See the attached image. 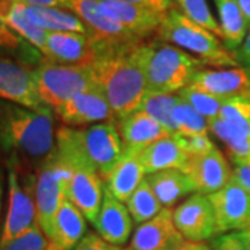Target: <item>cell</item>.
<instances>
[{"instance_id":"6da1fadb","label":"cell","mask_w":250,"mask_h":250,"mask_svg":"<svg viewBox=\"0 0 250 250\" xmlns=\"http://www.w3.org/2000/svg\"><path fill=\"white\" fill-rule=\"evenodd\" d=\"M95 45L98 54L90 70L96 89L106 98L118 120L138 111L147 93V85L131 53L134 46Z\"/></svg>"},{"instance_id":"7a4b0ae2","label":"cell","mask_w":250,"mask_h":250,"mask_svg":"<svg viewBox=\"0 0 250 250\" xmlns=\"http://www.w3.org/2000/svg\"><path fill=\"white\" fill-rule=\"evenodd\" d=\"M54 153L70 168L96 171L102 179L123 159L124 143L114 121L85 128L60 126L56 132Z\"/></svg>"},{"instance_id":"3957f363","label":"cell","mask_w":250,"mask_h":250,"mask_svg":"<svg viewBox=\"0 0 250 250\" xmlns=\"http://www.w3.org/2000/svg\"><path fill=\"white\" fill-rule=\"evenodd\" d=\"M56 146L53 108L34 110L0 99V149L45 160Z\"/></svg>"},{"instance_id":"277c9868","label":"cell","mask_w":250,"mask_h":250,"mask_svg":"<svg viewBox=\"0 0 250 250\" xmlns=\"http://www.w3.org/2000/svg\"><path fill=\"white\" fill-rule=\"evenodd\" d=\"M131 53L145 75L147 92L154 93H179L190 85L203 65L196 57L160 39L142 41Z\"/></svg>"},{"instance_id":"5b68a950","label":"cell","mask_w":250,"mask_h":250,"mask_svg":"<svg viewBox=\"0 0 250 250\" xmlns=\"http://www.w3.org/2000/svg\"><path fill=\"white\" fill-rule=\"evenodd\" d=\"M159 39L195 54L197 60L214 67H239L236 54L228 50L224 42L208 29L197 25L178 9H171L161 21Z\"/></svg>"},{"instance_id":"8992f818","label":"cell","mask_w":250,"mask_h":250,"mask_svg":"<svg viewBox=\"0 0 250 250\" xmlns=\"http://www.w3.org/2000/svg\"><path fill=\"white\" fill-rule=\"evenodd\" d=\"M31 74L39 98L53 111L78 93L96 88L90 65H67L45 60L31 68Z\"/></svg>"},{"instance_id":"52a82bcc","label":"cell","mask_w":250,"mask_h":250,"mask_svg":"<svg viewBox=\"0 0 250 250\" xmlns=\"http://www.w3.org/2000/svg\"><path fill=\"white\" fill-rule=\"evenodd\" d=\"M71 178L72 170L56 156L54 150L42 161L38 170L35 182L36 221L47 241L53 235L54 217L62 200L67 197Z\"/></svg>"},{"instance_id":"ba28073f","label":"cell","mask_w":250,"mask_h":250,"mask_svg":"<svg viewBox=\"0 0 250 250\" xmlns=\"http://www.w3.org/2000/svg\"><path fill=\"white\" fill-rule=\"evenodd\" d=\"M21 179L22 175L18 172L17 157L11 156L7 163L9 206L0 233V246L14 241L38 224L35 202L36 177H28L24 181Z\"/></svg>"},{"instance_id":"9c48e42d","label":"cell","mask_w":250,"mask_h":250,"mask_svg":"<svg viewBox=\"0 0 250 250\" xmlns=\"http://www.w3.org/2000/svg\"><path fill=\"white\" fill-rule=\"evenodd\" d=\"M65 9L72 11L86 25L95 43L129 47L142 42L116 20L108 17L99 0H67Z\"/></svg>"},{"instance_id":"30bf717a","label":"cell","mask_w":250,"mask_h":250,"mask_svg":"<svg viewBox=\"0 0 250 250\" xmlns=\"http://www.w3.org/2000/svg\"><path fill=\"white\" fill-rule=\"evenodd\" d=\"M174 224L190 242H205L218 236L214 207L208 196L195 193L174 208Z\"/></svg>"},{"instance_id":"8fae6325","label":"cell","mask_w":250,"mask_h":250,"mask_svg":"<svg viewBox=\"0 0 250 250\" xmlns=\"http://www.w3.org/2000/svg\"><path fill=\"white\" fill-rule=\"evenodd\" d=\"M208 199L214 207L220 235L250 229V193L235 179L218 192L208 195Z\"/></svg>"},{"instance_id":"7c38bea8","label":"cell","mask_w":250,"mask_h":250,"mask_svg":"<svg viewBox=\"0 0 250 250\" xmlns=\"http://www.w3.org/2000/svg\"><path fill=\"white\" fill-rule=\"evenodd\" d=\"M0 99L34 110L46 107L36 90L31 68L4 56H0Z\"/></svg>"},{"instance_id":"4fadbf2b","label":"cell","mask_w":250,"mask_h":250,"mask_svg":"<svg viewBox=\"0 0 250 250\" xmlns=\"http://www.w3.org/2000/svg\"><path fill=\"white\" fill-rule=\"evenodd\" d=\"M182 171L193 182L196 193L206 196L218 192L232 179V167L218 147L202 156H190Z\"/></svg>"},{"instance_id":"5bb4252c","label":"cell","mask_w":250,"mask_h":250,"mask_svg":"<svg viewBox=\"0 0 250 250\" xmlns=\"http://www.w3.org/2000/svg\"><path fill=\"white\" fill-rule=\"evenodd\" d=\"M43 57L47 62L89 67L96 60V45L89 35L77 32H47Z\"/></svg>"},{"instance_id":"9a60e30c","label":"cell","mask_w":250,"mask_h":250,"mask_svg":"<svg viewBox=\"0 0 250 250\" xmlns=\"http://www.w3.org/2000/svg\"><path fill=\"white\" fill-rule=\"evenodd\" d=\"M54 113L65 126L110 123L116 118L106 98L96 88L78 93Z\"/></svg>"},{"instance_id":"2e32d148","label":"cell","mask_w":250,"mask_h":250,"mask_svg":"<svg viewBox=\"0 0 250 250\" xmlns=\"http://www.w3.org/2000/svg\"><path fill=\"white\" fill-rule=\"evenodd\" d=\"M174 208H163L152 220L138 225L131 236V250H174L187 241L174 224Z\"/></svg>"},{"instance_id":"e0dca14e","label":"cell","mask_w":250,"mask_h":250,"mask_svg":"<svg viewBox=\"0 0 250 250\" xmlns=\"http://www.w3.org/2000/svg\"><path fill=\"white\" fill-rule=\"evenodd\" d=\"M192 88L220 100L250 95V74L243 68L200 70L190 82Z\"/></svg>"},{"instance_id":"ac0fdd59","label":"cell","mask_w":250,"mask_h":250,"mask_svg":"<svg viewBox=\"0 0 250 250\" xmlns=\"http://www.w3.org/2000/svg\"><path fill=\"white\" fill-rule=\"evenodd\" d=\"M99 4L108 17L116 20L142 41L150 34H157L166 16L128 0H99Z\"/></svg>"},{"instance_id":"d6986e66","label":"cell","mask_w":250,"mask_h":250,"mask_svg":"<svg viewBox=\"0 0 250 250\" xmlns=\"http://www.w3.org/2000/svg\"><path fill=\"white\" fill-rule=\"evenodd\" d=\"M103 196L104 185L96 171L72 168V178L67 190V197L92 225H95L98 220Z\"/></svg>"},{"instance_id":"ffe728a7","label":"cell","mask_w":250,"mask_h":250,"mask_svg":"<svg viewBox=\"0 0 250 250\" xmlns=\"http://www.w3.org/2000/svg\"><path fill=\"white\" fill-rule=\"evenodd\" d=\"M132 225L134 220L126 206L117 200L104 187L103 203L99 211L98 220L93 225L99 235L108 243L121 246L132 236Z\"/></svg>"},{"instance_id":"44dd1931","label":"cell","mask_w":250,"mask_h":250,"mask_svg":"<svg viewBox=\"0 0 250 250\" xmlns=\"http://www.w3.org/2000/svg\"><path fill=\"white\" fill-rule=\"evenodd\" d=\"M117 129L123 139L125 150L134 152H141L152 143L172 136L170 131H167L160 123L141 110L120 118Z\"/></svg>"},{"instance_id":"7402d4cb","label":"cell","mask_w":250,"mask_h":250,"mask_svg":"<svg viewBox=\"0 0 250 250\" xmlns=\"http://www.w3.org/2000/svg\"><path fill=\"white\" fill-rule=\"evenodd\" d=\"M86 235V218L65 197L54 217L53 235L49 239L47 250H74Z\"/></svg>"},{"instance_id":"603a6c76","label":"cell","mask_w":250,"mask_h":250,"mask_svg":"<svg viewBox=\"0 0 250 250\" xmlns=\"http://www.w3.org/2000/svg\"><path fill=\"white\" fill-rule=\"evenodd\" d=\"M145 175L146 172L139 159V152L125 150L123 159L104 179L106 189L117 200L126 203L136 188L143 182Z\"/></svg>"},{"instance_id":"cb8c5ba5","label":"cell","mask_w":250,"mask_h":250,"mask_svg":"<svg viewBox=\"0 0 250 250\" xmlns=\"http://www.w3.org/2000/svg\"><path fill=\"white\" fill-rule=\"evenodd\" d=\"M139 159L146 175H150L172 168L184 170L189 156L181 147L178 141L174 136H170L146 146L139 152Z\"/></svg>"},{"instance_id":"d4e9b609","label":"cell","mask_w":250,"mask_h":250,"mask_svg":"<svg viewBox=\"0 0 250 250\" xmlns=\"http://www.w3.org/2000/svg\"><path fill=\"white\" fill-rule=\"evenodd\" d=\"M146 181L149 182L153 193L159 199L161 206L166 208H172L179 200L196 192V188L190 178L178 168L150 174L146 177Z\"/></svg>"},{"instance_id":"484cf974","label":"cell","mask_w":250,"mask_h":250,"mask_svg":"<svg viewBox=\"0 0 250 250\" xmlns=\"http://www.w3.org/2000/svg\"><path fill=\"white\" fill-rule=\"evenodd\" d=\"M24 11L28 20L34 25L46 32H77L89 35L86 25L70 10L60 7H36L24 4Z\"/></svg>"},{"instance_id":"4316f807","label":"cell","mask_w":250,"mask_h":250,"mask_svg":"<svg viewBox=\"0 0 250 250\" xmlns=\"http://www.w3.org/2000/svg\"><path fill=\"white\" fill-rule=\"evenodd\" d=\"M214 3L218 11L224 45L233 53L241 47L248 35V25L235 0H214Z\"/></svg>"},{"instance_id":"83f0119b","label":"cell","mask_w":250,"mask_h":250,"mask_svg":"<svg viewBox=\"0 0 250 250\" xmlns=\"http://www.w3.org/2000/svg\"><path fill=\"white\" fill-rule=\"evenodd\" d=\"M208 129L224 143L229 160H249L250 159V134L239 126L225 121L223 118H215L208 123Z\"/></svg>"},{"instance_id":"f1b7e54d","label":"cell","mask_w":250,"mask_h":250,"mask_svg":"<svg viewBox=\"0 0 250 250\" xmlns=\"http://www.w3.org/2000/svg\"><path fill=\"white\" fill-rule=\"evenodd\" d=\"M3 54L16 56L18 62L27 67L29 65V68H34L46 60L43 54L36 47L29 45L27 41L17 35L3 20H0V56Z\"/></svg>"},{"instance_id":"f546056e","label":"cell","mask_w":250,"mask_h":250,"mask_svg":"<svg viewBox=\"0 0 250 250\" xmlns=\"http://www.w3.org/2000/svg\"><path fill=\"white\" fill-rule=\"evenodd\" d=\"M17 35H20L24 41H27L29 45L36 47L41 53H43L45 49L47 32L34 25L25 16L24 4L14 1L6 14L1 18Z\"/></svg>"},{"instance_id":"4dcf8cb0","label":"cell","mask_w":250,"mask_h":250,"mask_svg":"<svg viewBox=\"0 0 250 250\" xmlns=\"http://www.w3.org/2000/svg\"><path fill=\"white\" fill-rule=\"evenodd\" d=\"M179 102V95L174 93H154L147 92L143 98L139 110L154 118L160 123L167 131H170L172 136L175 134L174 125V110Z\"/></svg>"},{"instance_id":"1f68e13d","label":"cell","mask_w":250,"mask_h":250,"mask_svg":"<svg viewBox=\"0 0 250 250\" xmlns=\"http://www.w3.org/2000/svg\"><path fill=\"white\" fill-rule=\"evenodd\" d=\"M126 208L135 223L141 225L152 220L153 217H156L164 207L153 193L149 182L145 178L142 184L131 195V197L126 200Z\"/></svg>"},{"instance_id":"d6a6232c","label":"cell","mask_w":250,"mask_h":250,"mask_svg":"<svg viewBox=\"0 0 250 250\" xmlns=\"http://www.w3.org/2000/svg\"><path fill=\"white\" fill-rule=\"evenodd\" d=\"M174 125H175L174 136L208 135L210 131L208 123L181 96L174 110Z\"/></svg>"},{"instance_id":"836d02e7","label":"cell","mask_w":250,"mask_h":250,"mask_svg":"<svg viewBox=\"0 0 250 250\" xmlns=\"http://www.w3.org/2000/svg\"><path fill=\"white\" fill-rule=\"evenodd\" d=\"M175 9H178L190 21L208 29L210 32H213L215 36H218L223 41L220 22L211 14L207 0H175Z\"/></svg>"},{"instance_id":"e575fe53","label":"cell","mask_w":250,"mask_h":250,"mask_svg":"<svg viewBox=\"0 0 250 250\" xmlns=\"http://www.w3.org/2000/svg\"><path fill=\"white\" fill-rule=\"evenodd\" d=\"M178 95L187 102L188 104H190L195 108L207 123H211L215 118L220 117V110L224 103L223 100L213 98V96L203 93L192 86H187L185 89L181 90Z\"/></svg>"},{"instance_id":"d590c367","label":"cell","mask_w":250,"mask_h":250,"mask_svg":"<svg viewBox=\"0 0 250 250\" xmlns=\"http://www.w3.org/2000/svg\"><path fill=\"white\" fill-rule=\"evenodd\" d=\"M220 118L250 134V95L224 100L220 110Z\"/></svg>"},{"instance_id":"8d00e7d4","label":"cell","mask_w":250,"mask_h":250,"mask_svg":"<svg viewBox=\"0 0 250 250\" xmlns=\"http://www.w3.org/2000/svg\"><path fill=\"white\" fill-rule=\"evenodd\" d=\"M49 241L45 236L41 227L35 224L29 231L22 233L4 246H0V250H47Z\"/></svg>"},{"instance_id":"74e56055","label":"cell","mask_w":250,"mask_h":250,"mask_svg":"<svg viewBox=\"0 0 250 250\" xmlns=\"http://www.w3.org/2000/svg\"><path fill=\"white\" fill-rule=\"evenodd\" d=\"M181 147L185 150L188 156H202L206 153L211 152L217 147L208 135H196V136H174Z\"/></svg>"},{"instance_id":"f35d334b","label":"cell","mask_w":250,"mask_h":250,"mask_svg":"<svg viewBox=\"0 0 250 250\" xmlns=\"http://www.w3.org/2000/svg\"><path fill=\"white\" fill-rule=\"evenodd\" d=\"M213 250H248L238 232H228L213 238Z\"/></svg>"},{"instance_id":"ab89813d","label":"cell","mask_w":250,"mask_h":250,"mask_svg":"<svg viewBox=\"0 0 250 250\" xmlns=\"http://www.w3.org/2000/svg\"><path fill=\"white\" fill-rule=\"evenodd\" d=\"M74 250H121V248L104 241L99 233L88 232Z\"/></svg>"},{"instance_id":"60d3db41","label":"cell","mask_w":250,"mask_h":250,"mask_svg":"<svg viewBox=\"0 0 250 250\" xmlns=\"http://www.w3.org/2000/svg\"><path fill=\"white\" fill-rule=\"evenodd\" d=\"M232 178L250 193V159L232 160Z\"/></svg>"},{"instance_id":"b9f144b4","label":"cell","mask_w":250,"mask_h":250,"mask_svg":"<svg viewBox=\"0 0 250 250\" xmlns=\"http://www.w3.org/2000/svg\"><path fill=\"white\" fill-rule=\"evenodd\" d=\"M128 1L141 4L143 7H147L160 14H167L171 9L175 7V0H128Z\"/></svg>"},{"instance_id":"7bdbcfd3","label":"cell","mask_w":250,"mask_h":250,"mask_svg":"<svg viewBox=\"0 0 250 250\" xmlns=\"http://www.w3.org/2000/svg\"><path fill=\"white\" fill-rule=\"evenodd\" d=\"M17 3L25 6H36V7H60L65 9L67 0H14Z\"/></svg>"},{"instance_id":"ee69618b","label":"cell","mask_w":250,"mask_h":250,"mask_svg":"<svg viewBox=\"0 0 250 250\" xmlns=\"http://www.w3.org/2000/svg\"><path fill=\"white\" fill-rule=\"evenodd\" d=\"M235 54H236L238 62L246 64L250 68V29L249 32H248V35H246V38H245L242 46L236 50V53Z\"/></svg>"},{"instance_id":"f6af8a7d","label":"cell","mask_w":250,"mask_h":250,"mask_svg":"<svg viewBox=\"0 0 250 250\" xmlns=\"http://www.w3.org/2000/svg\"><path fill=\"white\" fill-rule=\"evenodd\" d=\"M174 250H211V248L205 242L184 241L177 249Z\"/></svg>"},{"instance_id":"bcb514c9","label":"cell","mask_w":250,"mask_h":250,"mask_svg":"<svg viewBox=\"0 0 250 250\" xmlns=\"http://www.w3.org/2000/svg\"><path fill=\"white\" fill-rule=\"evenodd\" d=\"M235 1H236L239 10H241L242 16L245 18L248 29H250V0H235Z\"/></svg>"},{"instance_id":"7dc6e473","label":"cell","mask_w":250,"mask_h":250,"mask_svg":"<svg viewBox=\"0 0 250 250\" xmlns=\"http://www.w3.org/2000/svg\"><path fill=\"white\" fill-rule=\"evenodd\" d=\"M4 181H7V177H4V168L0 166V211H1V199L4 192Z\"/></svg>"},{"instance_id":"c3c4849f","label":"cell","mask_w":250,"mask_h":250,"mask_svg":"<svg viewBox=\"0 0 250 250\" xmlns=\"http://www.w3.org/2000/svg\"><path fill=\"white\" fill-rule=\"evenodd\" d=\"M238 233H239V236L242 238L243 243L246 245L248 250H250V229H246V231H242V232Z\"/></svg>"},{"instance_id":"681fc988","label":"cell","mask_w":250,"mask_h":250,"mask_svg":"<svg viewBox=\"0 0 250 250\" xmlns=\"http://www.w3.org/2000/svg\"><path fill=\"white\" fill-rule=\"evenodd\" d=\"M125 250H131V249H129V248H128V249H125Z\"/></svg>"}]
</instances>
